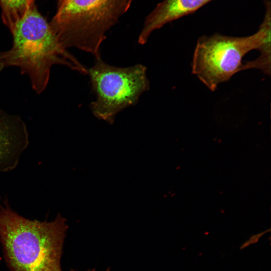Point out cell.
I'll return each instance as SVG.
<instances>
[{"mask_svg":"<svg viewBox=\"0 0 271 271\" xmlns=\"http://www.w3.org/2000/svg\"><path fill=\"white\" fill-rule=\"evenodd\" d=\"M58 214L51 221L30 220L0 202V242L10 271H62L61 259L68 226Z\"/></svg>","mask_w":271,"mask_h":271,"instance_id":"6da1fadb","label":"cell"},{"mask_svg":"<svg viewBox=\"0 0 271 271\" xmlns=\"http://www.w3.org/2000/svg\"><path fill=\"white\" fill-rule=\"evenodd\" d=\"M7 26L13 36V45L10 50L0 52L3 65L19 67L22 74L29 76L37 93L45 89L51 67L55 64L87 74V69L60 42L34 3Z\"/></svg>","mask_w":271,"mask_h":271,"instance_id":"7a4b0ae2","label":"cell"},{"mask_svg":"<svg viewBox=\"0 0 271 271\" xmlns=\"http://www.w3.org/2000/svg\"><path fill=\"white\" fill-rule=\"evenodd\" d=\"M133 0H61L51 23L66 48L75 47L100 57L106 33L129 9Z\"/></svg>","mask_w":271,"mask_h":271,"instance_id":"3957f363","label":"cell"},{"mask_svg":"<svg viewBox=\"0 0 271 271\" xmlns=\"http://www.w3.org/2000/svg\"><path fill=\"white\" fill-rule=\"evenodd\" d=\"M264 19L257 31L244 37L220 34L198 38L191 63L192 73L210 90L242 71L244 57L270 40V5L265 4Z\"/></svg>","mask_w":271,"mask_h":271,"instance_id":"277c9868","label":"cell"},{"mask_svg":"<svg viewBox=\"0 0 271 271\" xmlns=\"http://www.w3.org/2000/svg\"><path fill=\"white\" fill-rule=\"evenodd\" d=\"M146 67L138 64L128 67L108 64L101 57L87 69L95 100L90 104L93 115L110 124L116 115L134 105L149 89Z\"/></svg>","mask_w":271,"mask_h":271,"instance_id":"5b68a950","label":"cell"},{"mask_svg":"<svg viewBox=\"0 0 271 271\" xmlns=\"http://www.w3.org/2000/svg\"><path fill=\"white\" fill-rule=\"evenodd\" d=\"M29 143L28 132L22 119L0 108V172L17 167Z\"/></svg>","mask_w":271,"mask_h":271,"instance_id":"8992f818","label":"cell"},{"mask_svg":"<svg viewBox=\"0 0 271 271\" xmlns=\"http://www.w3.org/2000/svg\"><path fill=\"white\" fill-rule=\"evenodd\" d=\"M211 1L162 0L146 17L138 43L144 44L154 30L196 11Z\"/></svg>","mask_w":271,"mask_h":271,"instance_id":"52a82bcc","label":"cell"},{"mask_svg":"<svg viewBox=\"0 0 271 271\" xmlns=\"http://www.w3.org/2000/svg\"><path fill=\"white\" fill-rule=\"evenodd\" d=\"M3 10V19L8 26L20 17L34 0H0Z\"/></svg>","mask_w":271,"mask_h":271,"instance_id":"ba28073f","label":"cell"},{"mask_svg":"<svg viewBox=\"0 0 271 271\" xmlns=\"http://www.w3.org/2000/svg\"><path fill=\"white\" fill-rule=\"evenodd\" d=\"M4 66L3 65V64L2 61V59L1 58V55H0V72L4 68Z\"/></svg>","mask_w":271,"mask_h":271,"instance_id":"9c48e42d","label":"cell"},{"mask_svg":"<svg viewBox=\"0 0 271 271\" xmlns=\"http://www.w3.org/2000/svg\"><path fill=\"white\" fill-rule=\"evenodd\" d=\"M88 271H95V269L88 270ZM106 271H110V269L108 268Z\"/></svg>","mask_w":271,"mask_h":271,"instance_id":"30bf717a","label":"cell"},{"mask_svg":"<svg viewBox=\"0 0 271 271\" xmlns=\"http://www.w3.org/2000/svg\"><path fill=\"white\" fill-rule=\"evenodd\" d=\"M61 0H58V2H60Z\"/></svg>","mask_w":271,"mask_h":271,"instance_id":"8fae6325","label":"cell"}]
</instances>
